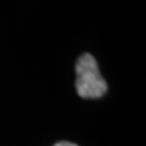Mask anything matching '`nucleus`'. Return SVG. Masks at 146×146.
<instances>
[{"mask_svg": "<svg viewBox=\"0 0 146 146\" xmlns=\"http://www.w3.org/2000/svg\"><path fill=\"white\" fill-rule=\"evenodd\" d=\"M53 146H78L76 143H72V142H68V141H61V142H57L56 145Z\"/></svg>", "mask_w": 146, "mask_h": 146, "instance_id": "nucleus-2", "label": "nucleus"}, {"mask_svg": "<svg viewBox=\"0 0 146 146\" xmlns=\"http://www.w3.org/2000/svg\"><path fill=\"white\" fill-rule=\"evenodd\" d=\"M76 91L83 99H99L107 92V83L102 77L92 54L84 53L76 61Z\"/></svg>", "mask_w": 146, "mask_h": 146, "instance_id": "nucleus-1", "label": "nucleus"}]
</instances>
